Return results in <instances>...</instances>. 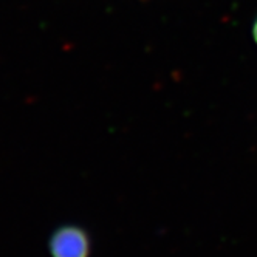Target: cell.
<instances>
[{
    "mask_svg": "<svg viewBox=\"0 0 257 257\" xmlns=\"http://www.w3.org/2000/svg\"><path fill=\"white\" fill-rule=\"evenodd\" d=\"M51 257H88L91 243L87 231L76 225H64L50 237Z\"/></svg>",
    "mask_w": 257,
    "mask_h": 257,
    "instance_id": "1",
    "label": "cell"
}]
</instances>
